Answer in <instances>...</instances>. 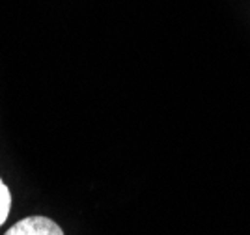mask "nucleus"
I'll return each mask as SVG.
<instances>
[{"label": "nucleus", "instance_id": "f257e3e1", "mask_svg": "<svg viewBox=\"0 0 250 235\" xmlns=\"http://www.w3.org/2000/svg\"><path fill=\"white\" fill-rule=\"evenodd\" d=\"M4 235H63L62 228L47 216H26Z\"/></svg>", "mask_w": 250, "mask_h": 235}, {"label": "nucleus", "instance_id": "f03ea898", "mask_svg": "<svg viewBox=\"0 0 250 235\" xmlns=\"http://www.w3.org/2000/svg\"><path fill=\"white\" fill-rule=\"evenodd\" d=\"M10 207H11L10 189H8L6 183L0 179V226L6 222V218L10 215Z\"/></svg>", "mask_w": 250, "mask_h": 235}]
</instances>
